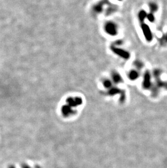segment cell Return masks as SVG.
Returning <instances> with one entry per match:
<instances>
[{
    "label": "cell",
    "mask_w": 167,
    "mask_h": 168,
    "mask_svg": "<svg viewBox=\"0 0 167 168\" xmlns=\"http://www.w3.org/2000/svg\"><path fill=\"white\" fill-rule=\"evenodd\" d=\"M122 41L120 40H117L116 42H115L114 44V46H116V45H117V46H118V45H121L122 44Z\"/></svg>",
    "instance_id": "obj_17"
},
{
    "label": "cell",
    "mask_w": 167,
    "mask_h": 168,
    "mask_svg": "<svg viewBox=\"0 0 167 168\" xmlns=\"http://www.w3.org/2000/svg\"><path fill=\"white\" fill-rule=\"evenodd\" d=\"M117 1H122V0H117Z\"/></svg>",
    "instance_id": "obj_20"
},
{
    "label": "cell",
    "mask_w": 167,
    "mask_h": 168,
    "mask_svg": "<svg viewBox=\"0 0 167 168\" xmlns=\"http://www.w3.org/2000/svg\"><path fill=\"white\" fill-rule=\"evenodd\" d=\"M147 14H148L146 13V11H144V10H141V11H139V14H138V18H139V21L141 24L144 23V21L146 19Z\"/></svg>",
    "instance_id": "obj_9"
},
{
    "label": "cell",
    "mask_w": 167,
    "mask_h": 168,
    "mask_svg": "<svg viewBox=\"0 0 167 168\" xmlns=\"http://www.w3.org/2000/svg\"><path fill=\"white\" fill-rule=\"evenodd\" d=\"M111 77H112V81H113L114 83H116V84L121 83L123 81V79H122V77L121 75H120L119 73L116 72H114L112 74Z\"/></svg>",
    "instance_id": "obj_7"
},
{
    "label": "cell",
    "mask_w": 167,
    "mask_h": 168,
    "mask_svg": "<svg viewBox=\"0 0 167 168\" xmlns=\"http://www.w3.org/2000/svg\"><path fill=\"white\" fill-rule=\"evenodd\" d=\"M161 75H162V71L158 69H155L153 71V76L155 79H160Z\"/></svg>",
    "instance_id": "obj_12"
},
{
    "label": "cell",
    "mask_w": 167,
    "mask_h": 168,
    "mask_svg": "<svg viewBox=\"0 0 167 168\" xmlns=\"http://www.w3.org/2000/svg\"><path fill=\"white\" fill-rule=\"evenodd\" d=\"M146 19L147 20L151 23H153L155 21V15L153 13H149V14H147V16H146Z\"/></svg>",
    "instance_id": "obj_15"
},
{
    "label": "cell",
    "mask_w": 167,
    "mask_h": 168,
    "mask_svg": "<svg viewBox=\"0 0 167 168\" xmlns=\"http://www.w3.org/2000/svg\"><path fill=\"white\" fill-rule=\"evenodd\" d=\"M141 27L146 40L148 42L151 41L153 39V35L149 26L144 22L141 24Z\"/></svg>",
    "instance_id": "obj_3"
},
{
    "label": "cell",
    "mask_w": 167,
    "mask_h": 168,
    "mask_svg": "<svg viewBox=\"0 0 167 168\" xmlns=\"http://www.w3.org/2000/svg\"><path fill=\"white\" fill-rule=\"evenodd\" d=\"M121 92V90L118 89L116 87H111L110 89H109V90L108 91V93L110 95H114L117 94H119Z\"/></svg>",
    "instance_id": "obj_11"
},
{
    "label": "cell",
    "mask_w": 167,
    "mask_h": 168,
    "mask_svg": "<svg viewBox=\"0 0 167 168\" xmlns=\"http://www.w3.org/2000/svg\"><path fill=\"white\" fill-rule=\"evenodd\" d=\"M9 168H15V167L14 166H11V167H9Z\"/></svg>",
    "instance_id": "obj_19"
},
{
    "label": "cell",
    "mask_w": 167,
    "mask_h": 168,
    "mask_svg": "<svg viewBox=\"0 0 167 168\" xmlns=\"http://www.w3.org/2000/svg\"><path fill=\"white\" fill-rule=\"evenodd\" d=\"M22 168H30L29 167L28 165H23V167H22Z\"/></svg>",
    "instance_id": "obj_18"
},
{
    "label": "cell",
    "mask_w": 167,
    "mask_h": 168,
    "mask_svg": "<svg viewBox=\"0 0 167 168\" xmlns=\"http://www.w3.org/2000/svg\"><path fill=\"white\" fill-rule=\"evenodd\" d=\"M134 65L138 70H141L142 69L143 67L144 64H143V63L141 61H139V60H135V61L134 62Z\"/></svg>",
    "instance_id": "obj_13"
},
{
    "label": "cell",
    "mask_w": 167,
    "mask_h": 168,
    "mask_svg": "<svg viewBox=\"0 0 167 168\" xmlns=\"http://www.w3.org/2000/svg\"><path fill=\"white\" fill-rule=\"evenodd\" d=\"M161 43H167V32L166 33V35L165 36H164V38H163L162 39L161 38Z\"/></svg>",
    "instance_id": "obj_16"
},
{
    "label": "cell",
    "mask_w": 167,
    "mask_h": 168,
    "mask_svg": "<svg viewBox=\"0 0 167 168\" xmlns=\"http://www.w3.org/2000/svg\"><path fill=\"white\" fill-rule=\"evenodd\" d=\"M111 50L115 54L117 55L119 57L124 59L128 60L130 58V54L128 51L117 47L114 45H112L111 46Z\"/></svg>",
    "instance_id": "obj_2"
},
{
    "label": "cell",
    "mask_w": 167,
    "mask_h": 168,
    "mask_svg": "<svg viewBox=\"0 0 167 168\" xmlns=\"http://www.w3.org/2000/svg\"><path fill=\"white\" fill-rule=\"evenodd\" d=\"M67 102L70 106H75L82 104V99L80 97H76L75 99L70 97V98H68L67 100Z\"/></svg>",
    "instance_id": "obj_6"
},
{
    "label": "cell",
    "mask_w": 167,
    "mask_h": 168,
    "mask_svg": "<svg viewBox=\"0 0 167 168\" xmlns=\"http://www.w3.org/2000/svg\"><path fill=\"white\" fill-rule=\"evenodd\" d=\"M103 86L107 89H110L112 86V83L109 79H105L103 82Z\"/></svg>",
    "instance_id": "obj_14"
},
{
    "label": "cell",
    "mask_w": 167,
    "mask_h": 168,
    "mask_svg": "<svg viewBox=\"0 0 167 168\" xmlns=\"http://www.w3.org/2000/svg\"><path fill=\"white\" fill-rule=\"evenodd\" d=\"M148 6L149 7L150 13H152L154 14V13L156 12L158 9V6L157 4L155 3V2H150Z\"/></svg>",
    "instance_id": "obj_10"
},
{
    "label": "cell",
    "mask_w": 167,
    "mask_h": 168,
    "mask_svg": "<svg viewBox=\"0 0 167 168\" xmlns=\"http://www.w3.org/2000/svg\"><path fill=\"white\" fill-rule=\"evenodd\" d=\"M151 74L149 71L146 70L143 76V87L146 89H149L151 87Z\"/></svg>",
    "instance_id": "obj_4"
},
{
    "label": "cell",
    "mask_w": 167,
    "mask_h": 168,
    "mask_svg": "<svg viewBox=\"0 0 167 168\" xmlns=\"http://www.w3.org/2000/svg\"><path fill=\"white\" fill-rule=\"evenodd\" d=\"M105 2H100L98 4H96L93 7V11L96 14H100L102 13L104 9V5Z\"/></svg>",
    "instance_id": "obj_5"
},
{
    "label": "cell",
    "mask_w": 167,
    "mask_h": 168,
    "mask_svg": "<svg viewBox=\"0 0 167 168\" xmlns=\"http://www.w3.org/2000/svg\"><path fill=\"white\" fill-rule=\"evenodd\" d=\"M139 76V72L136 70H132L131 71H130L128 74V77L131 81L136 80L137 79H138Z\"/></svg>",
    "instance_id": "obj_8"
},
{
    "label": "cell",
    "mask_w": 167,
    "mask_h": 168,
    "mask_svg": "<svg viewBox=\"0 0 167 168\" xmlns=\"http://www.w3.org/2000/svg\"><path fill=\"white\" fill-rule=\"evenodd\" d=\"M104 30L107 34L111 36H117L118 32L117 26L113 22H107L104 26Z\"/></svg>",
    "instance_id": "obj_1"
}]
</instances>
